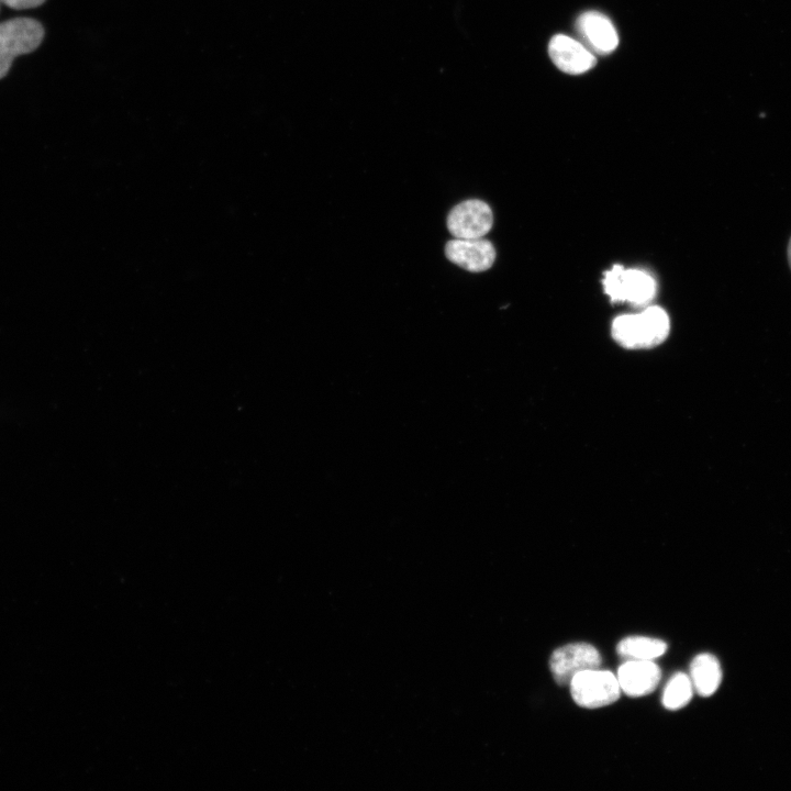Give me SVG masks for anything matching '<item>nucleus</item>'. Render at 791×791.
<instances>
[{
	"label": "nucleus",
	"instance_id": "1",
	"mask_svg": "<svg viewBox=\"0 0 791 791\" xmlns=\"http://www.w3.org/2000/svg\"><path fill=\"white\" fill-rule=\"evenodd\" d=\"M670 321L659 307H647L639 313L623 314L614 319L611 333L616 343L625 348H651L668 336Z\"/></svg>",
	"mask_w": 791,
	"mask_h": 791
},
{
	"label": "nucleus",
	"instance_id": "2",
	"mask_svg": "<svg viewBox=\"0 0 791 791\" xmlns=\"http://www.w3.org/2000/svg\"><path fill=\"white\" fill-rule=\"evenodd\" d=\"M44 37L43 25L32 18H13L0 23V79L15 57L35 51Z\"/></svg>",
	"mask_w": 791,
	"mask_h": 791
},
{
	"label": "nucleus",
	"instance_id": "3",
	"mask_svg": "<svg viewBox=\"0 0 791 791\" xmlns=\"http://www.w3.org/2000/svg\"><path fill=\"white\" fill-rule=\"evenodd\" d=\"M602 285L613 303L628 302L638 307L650 302L657 289L656 281L650 275L621 265H614L604 272Z\"/></svg>",
	"mask_w": 791,
	"mask_h": 791
},
{
	"label": "nucleus",
	"instance_id": "4",
	"mask_svg": "<svg viewBox=\"0 0 791 791\" xmlns=\"http://www.w3.org/2000/svg\"><path fill=\"white\" fill-rule=\"evenodd\" d=\"M569 686L573 701L586 709L612 704L621 694L617 678L609 670L590 669L578 672Z\"/></svg>",
	"mask_w": 791,
	"mask_h": 791
},
{
	"label": "nucleus",
	"instance_id": "5",
	"mask_svg": "<svg viewBox=\"0 0 791 791\" xmlns=\"http://www.w3.org/2000/svg\"><path fill=\"white\" fill-rule=\"evenodd\" d=\"M602 658L599 650L588 643H572L555 649L549 668L559 686H567L578 672L599 669Z\"/></svg>",
	"mask_w": 791,
	"mask_h": 791
},
{
	"label": "nucleus",
	"instance_id": "6",
	"mask_svg": "<svg viewBox=\"0 0 791 791\" xmlns=\"http://www.w3.org/2000/svg\"><path fill=\"white\" fill-rule=\"evenodd\" d=\"M446 223L455 238H481L491 230L493 214L487 202L471 199L455 205Z\"/></svg>",
	"mask_w": 791,
	"mask_h": 791
},
{
	"label": "nucleus",
	"instance_id": "7",
	"mask_svg": "<svg viewBox=\"0 0 791 791\" xmlns=\"http://www.w3.org/2000/svg\"><path fill=\"white\" fill-rule=\"evenodd\" d=\"M445 255L453 264L470 272L488 270L495 260L492 243L482 237L450 239L446 243Z\"/></svg>",
	"mask_w": 791,
	"mask_h": 791
},
{
	"label": "nucleus",
	"instance_id": "8",
	"mask_svg": "<svg viewBox=\"0 0 791 791\" xmlns=\"http://www.w3.org/2000/svg\"><path fill=\"white\" fill-rule=\"evenodd\" d=\"M548 53L553 63L570 75L583 74L597 64L594 55L587 46L564 34H557L550 40Z\"/></svg>",
	"mask_w": 791,
	"mask_h": 791
},
{
	"label": "nucleus",
	"instance_id": "9",
	"mask_svg": "<svg viewBox=\"0 0 791 791\" xmlns=\"http://www.w3.org/2000/svg\"><path fill=\"white\" fill-rule=\"evenodd\" d=\"M660 677L661 670L653 660H624L616 676L621 690L633 698L651 693Z\"/></svg>",
	"mask_w": 791,
	"mask_h": 791
},
{
	"label": "nucleus",
	"instance_id": "10",
	"mask_svg": "<svg viewBox=\"0 0 791 791\" xmlns=\"http://www.w3.org/2000/svg\"><path fill=\"white\" fill-rule=\"evenodd\" d=\"M576 27L587 45L598 54H610L617 47V32L610 19L600 12L582 13Z\"/></svg>",
	"mask_w": 791,
	"mask_h": 791
},
{
	"label": "nucleus",
	"instance_id": "11",
	"mask_svg": "<svg viewBox=\"0 0 791 791\" xmlns=\"http://www.w3.org/2000/svg\"><path fill=\"white\" fill-rule=\"evenodd\" d=\"M690 679L699 695H712L722 681V670L717 658L709 653L695 656L690 665Z\"/></svg>",
	"mask_w": 791,
	"mask_h": 791
},
{
	"label": "nucleus",
	"instance_id": "12",
	"mask_svg": "<svg viewBox=\"0 0 791 791\" xmlns=\"http://www.w3.org/2000/svg\"><path fill=\"white\" fill-rule=\"evenodd\" d=\"M666 649L664 640L645 636L626 637L616 646V653L623 660H654Z\"/></svg>",
	"mask_w": 791,
	"mask_h": 791
},
{
	"label": "nucleus",
	"instance_id": "13",
	"mask_svg": "<svg viewBox=\"0 0 791 791\" xmlns=\"http://www.w3.org/2000/svg\"><path fill=\"white\" fill-rule=\"evenodd\" d=\"M693 695V686L686 673H675L665 687L662 705L671 711L686 706Z\"/></svg>",
	"mask_w": 791,
	"mask_h": 791
},
{
	"label": "nucleus",
	"instance_id": "14",
	"mask_svg": "<svg viewBox=\"0 0 791 791\" xmlns=\"http://www.w3.org/2000/svg\"><path fill=\"white\" fill-rule=\"evenodd\" d=\"M0 2L4 3L9 8L21 10L38 7L43 4L45 0H0Z\"/></svg>",
	"mask_w": 791,
	"mask_h": 791
},
{
	"label": "nucleus",
	"instance_id": "15",
	"mask_svg": "<svg viewBox=\"0 0 791 791\" xmlns=\"http://www.w3.org/2000/svg\"><path fill=\"white\" fill-rule=\"evenodd\" d=\"M788 259H789V265L791 268V238H790L789 246H788Z\"/></svg>",
	"mask_w": 791,
	"mask_h": 791
}]
</instances>
